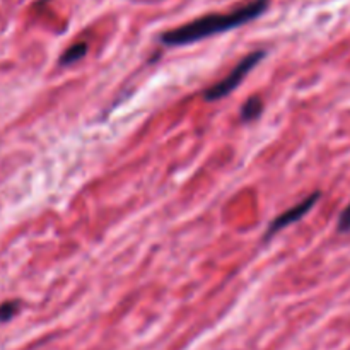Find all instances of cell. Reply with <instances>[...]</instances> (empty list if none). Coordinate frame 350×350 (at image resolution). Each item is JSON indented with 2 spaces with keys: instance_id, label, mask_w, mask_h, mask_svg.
<instances>
[{
  "instance_id": "6da1fadb",
  "label": "cell",
  "mask_w": 350,
  "mask_h": 350,
  "mask_svg": "<svg viewBox=\"0 0 350 350\" xmlns=\"http://www.w3.org/2000/svg\"><path fill=\"white\" fill-rule=\"evenodd\" d=\"M269 7V0H252L238 9L226 14H208L190 21L180 27L166 31L161 34V43L166 46H183V44L197 43V41L211 38L214 34L226 33L229 29L252 23L253 19L262 16Z\"/></svg>"
},
{
  "instance_id": "7a4b0ae2",
  "label": "cell",
  "mask_w": 350,
  "mask_h": 350,
  "mask_svg": "<svg viewBox=\"0 0 350 350\" xmlns=\"http://www.w3.org/2000/svg\"><path fill=\"white\" fill-rule=\"evenodd\" d=\"M265 57L267 51L263 50H256L252 51L250 55H246V57L232 68L231 74H229L228 77H224L221 82H217V84H214L212 88H208L207 91L204 92L205 101H217V99H222L228 94H231V92L245 81L246 75H248Z\"/></svg>"
},
{
  "instance_id": "3957f363",
  "label": "cell",
  "mask_w": 350,
  "mask_h": 350,
  "mask_svg": "<svg viewBox=\"0 0 350 350\" xmlns=\"http://www.w3.org/2000/svg\"><path fill=\"white\" fill-rule=\"evenodd\" d=\"M321 198V193L320 191H314V193L308 195L304 200H301L299 204H296L294 207H291L289 211L282 212V214L279 215V217L273 219L272 222H270L269 226V231H267V236L265 239L272 238L273 234H277L279 231H282V229H286L287 226L294 224V222L301 221V219L304 217V215L308 214V212L311 211V208L314 207V205L318 204V200Z\"/></svg>"
},
{
  "instance_id": "277c9868",
  "label": "cell",
  "mask_w": 350,
  "mask_h": 350,
  "mask_svg": "<svg viewBox=\"0 0 350 350\" xmlns=\"http://www.w3.org/2000/svg\"><path fill=\"white\" fill-rule=\"evenodd\" d=\"M263 111V101L260 96H252L241 108L243 122H253L258 118Z\"/></svg>"
},
{
  "instance_id": "5b68a950",
  "label": "cell",
  "mask_w": 350,
  "mask_h": 350,
  "mask_svg": "<svg viewBox=\"0 0 350 350\" xmlns=\"http://www.w3.org/2000/svg\"><path fill=\"white\" fill-rule=\"evenodd\" d=\"M85 53H88V44H85L84 41H81V43H75V44H72V46H68L67 50L62 53L58 64L72 65V64H75V62L81 60V58H84Z\"/></svg>"
},
{
  "instance_id": "8992f818",
  "label": "cell",
  "mask_w": 350,
  "mask_h": 350,
  "mask_svg": "<svg viewBox=\"0 0 350 350\" xmlns=\"http://www.w3.org/2000/svg\"><path fill=\"white\" fill-rule=\"evenodd\" d=\"M19 310V303L17 301H9L0 306V321H9L14 314Z\"/></svg>"
},
{
  "instance_id": "52a82bcc",
  "label": "cell",
  "mask_w": 350,
  "mask_h": 350,
  "mask_svg": "<svg viewBox=\"0 0 350 350\" xmlns=\"http://www.w3.org/2000/svg\"><path fill=\"white\" fill-rule=\"evenodd\" d=\"M337 231L345 234V232H350V204L342 211L340 217H338L337 222Z\"/></svg>"
}]
</instances>
